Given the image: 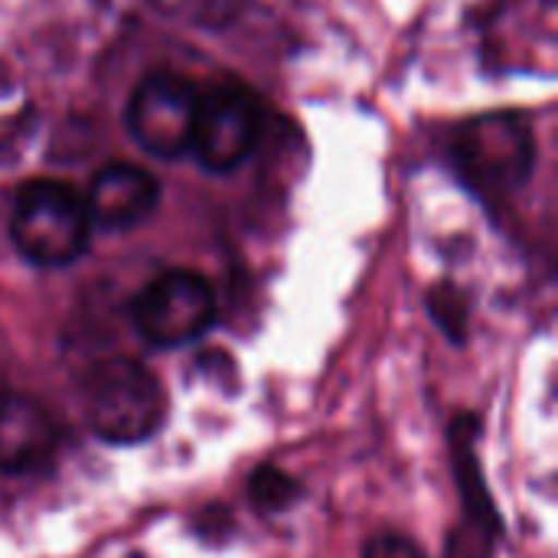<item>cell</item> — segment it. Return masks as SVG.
Listing matches in <instances>:
<instances>
[{"label":"cell","instance_id":"cell-1","mask_svg":"<svg viewBox=\"0 0 558 558\" xmlns=\"http://www.w3.org/2000/svg\"><path fill=\"white\" fill-rule=\"evenodd\" d=\"M78 399L88 428L108 445H141L167 418V396L157 376L128 356L92 363L78 376Z\"/></svg>","mask_w":558,"mask_h":558},{"label":"cell","instance_id":"cell-2","mask_svg":"<svg viewBox=\"0 0 558 558\" xmlns=\"http://www.w3.org/2000/svg\"><path fill=\"white\" fill-rule=\"evenodd\" d=\"M13 248L36 268H65L88 252L92 219L85 196L62 180H29L10 213Z\"/></svg>","mask_w":558,"mask_h":558},{"label":"cell","instance_id":"cell-3","mask_svg":"<svg viewBox=\"0 0 558 558\" xmlns=\"http://www.w3.org/2000/svg\"><path fill=\"white\" fill-rule=\"evenodd\" d=\"M451 163L477 196L520 190L536 167V141L517 114H484L468 121L451 141Z\"/></svg>","mask_w":558,"mask_h":558},{"label":"cell","instance_id":"cell-4","mask_svg":"<svg viewBox=\"0 0 558 558\" xmlns=\"http://www.w3.org/2000/svg\"><path fill=\"white\" fill-rule=\"evenodd\" d=\"M216 291L199 271L173 268L147 281L131 301L134 330L160 350L196 343L216 324Z\"/></svg>","mask_w":558,"mask_h":558},{"label":"cell","instance_id":"cell-5","mask_svg":"<svg viewBox=\"0 0 558 558\" xmlns=\"http://www.w3.org/2000/svg\"><path fill=\"white\" fill-rule=\"evenodd\" d=\"M196 111L199 92L193 82L177 72H150L131 92L124 124L144 154L180 160L183 154H190Z\"/></svg>","mask_w":558,"mask_h":558},{"label":"cell","instance_id":"cell-6","mask_svg":"<svg viewBox=\"0 0 558 558\" xmlns=\"http://www.w3.org/2000/svg\"><path fill=\"white\" fill-rule=\"evenodd\" d=\"M477 415L461 412L448 428L451 441V471L461 490V520L448 533L445 558H494L497 543L504 536V517L487 490L481 461H477Z\"/></svg>","mask_w":558,"mask_h":558},{"label":"cell","instance_id":"cell-7","mask_svg":"<svg viewBox=\"0 0 558 558\" xmlns=\"http://www.w3.org/2000/svg\"><path fill=\"white\" fill-rule=\"evenodd\" d=\"M258 134H262L258 98L235 82L213 85L206 95H199L190 154L199 160L206 173H232L252 157Z\"/></svg>","mask_w":558,"mask_h":558},{"label":"cell","instance_id":"cell-8","mask_svg":"<svg viewBox=\"0 0 558 558\" xmlns=\"http://www.w3.org/2000/svg\"><path fill=\"white\" fill-rule=\"evenodd\" d=\"M157 206H160V183L154 180V173L134 163L101 167L85 193L92 229H105V232H128L147 222Z\"/></svg>","mask_w":558,"mask_h":558},{"label":"cell","instance_id":"cell-9","mask_svg":"<svg viewBox=\"0 0 558 558\" xmlns=\"http://www.w3.org/2000/svg\"><path fill=\"white\" fill-rule=\"evenodd\" d=\"M59 445L56 418L26 396L0 392V474H26L52 458Z\"/></svg>","mask_w":558,"mask_h":558},{"label":"cell","instance_id":"cell-10","mask_svg":"<svg viewBox=\"0 0 558 558\" xmlns=\"http://www.w3.org/2000/svg\"><path fill=\"white\" fill-rule=\"evenodd\" d=\"M150 3L163 16L183 20L190 26H206V29L232 26L245 10V0H150Z\"/></svg>","mask_w":558,"mask_h":558},{"label":"cell","instance_id":"cell-11","mask_svg":"<svg viewBox=\"0 0 558 558\" xmlns=\"http://www.w3.org/2000/svg\"><path fill=\"white\" fill-rule=\"evenodd\" d=\"M248 497H252V504H255L258 510L281 513V510H288V507L301 497V484H298L288 471H281V468L262 464V468H255L252 477H248Z\"/></svg>","mask_w":558,"mask_h":558},{"label":"cell","instance_id":"cell-12","mask_svg":"<svg viewBox=\"0 0 558 558\" xmlns=\"http://www.w3.org/2000/svg\"><path fill=\"white\" fill-rule=\"evenodd\" d=\"M428 311L438 320V327L448 333V340L464 343V337H468V298L454 284H438L428 294Z\"/></svg>","mask_w":558,"mask_h":558},{"label":"cell","instance_id":"cell-13","mask_svg":"<svg viewBox=\"0 0 558 558\" xmlns=\"http://www.w3.org/2000/svg\"><path fill=\"white\" fill-rule=\"evenodd\" d=\"M363 558H428L422 546L402 533H379L363 546Z\"/></svg>","mask_w":558,"mask_h":558},{"label":"cell","instance_id":"cell-14","mask_svg":"<svg viewBox=\"0 0 558 558\" xmlns=\"http://www.w3.org/2000/svg\"><path fill=\"white\" fill-rule=\"evenodd\" d=\"M0 392H3V386H0Z\"/></svg>","mask_w":558,"mask_h":558}]
</instances>
